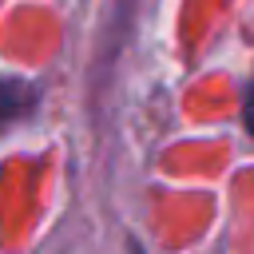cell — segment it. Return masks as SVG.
<instances>
[{"mask_svg":"<svg viewBox=\"0 0 254 254\" xmlns=\"http://www.w3.org/2000/svg\"><path fill=\"white\" fill-rule=\"evenodd\" d=\"M242 119H246V131L254 135V83L246 87V99H242Z\"/></svg>","mask_w":254,"mask_h":254,"instance_id":"obj_1","label":"cell"}]
</instances>
